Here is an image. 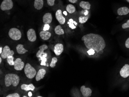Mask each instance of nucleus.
I'll return each mask as SVG.
<instances>
[{
  "label": "nucleus",
  "instance_id": "f257e3e1",
  "mask_svg": "<svg viewBox=\"0 0 129 97\" xmlns=\"http://www.w3.org/2000/svg\"><path fill=\"white\" fill-rule=\"evenodd\" d=\"M81 40L84 42L87 48L92 49L97 53L103 50L106 46L105 40L99 34L93 33L86 34L82 37Z\"/></svg>",
  "mask_w": 129,
  "mask_h": 97
},
{
  "label": "nucleus",
  "instance_id": "f03ea898",
  "mask_svg": "<svg viewBox=\"0 0 129 97\" xmlns=\"http://www.w3.org/2000/svg\"><path fill=\"white\" fill-rule=\"evenodd\" d=\"M20 81V78L18 75L14 74H8L6 75L4 79L5 84L7 87L11 85L13 86L16 87Z\"/></svg>",
  "mask_w": 129,
  "mask_h": 97
},
{
  "label": "nucleus",
  "instance_id": "7ed1b4c3",
  "mask_svg": "<svg viewBox=\"0 0 129 97\" xmlns=\"http://www.w3.org/2000/svg\"><path fill=\"white\" fill-rule=\"evenodd\" d=\"M24 72L26 76L28 79H32L36 76L37 71L29 63H27L24 67Z\"/></svg>",
  "mask_w": 129,
  "mask_h": 97
},
{
  "label": "nucleus",
  "instance_id": "20e7f679",
  "mask_svg": "<svg viewBox=\"0 0 129 97\" xmlns=\"http://www.w3.org/2000/svg\"><path fill=\"white\" fill-rule=\"evenodd\" d=\"M9 37L11 39L15 41H17L21 39L22 37L21 31L16 28H12L8 33Z\"/></svg>",
  "mask_w": 129,
  "mask_h": 97
},
{
  "label": "nucleus",
  "instance_id": "39448f33",
  "mask_svg": "<svg viewBox=\"0 0 129 97\" xmlns=\"http://www.w3.org/2000/svg\"><path fill=\"white\" fill-rule=\"evenodd\" d=\"M13 3L12 0H3L1 3L0 8L3 11H8L13 8Z\"/></svg>",
  "mask_w": 129,
  "mask_h": 97
},
{
  "label": "nucleus",
  "instance_id": "423d86ee",
  "mask_svg": "<svg viewBox=\"0 0 129 97\" xmlns=\"http://www.w3.org/2000/svg\"><path fill=\"white\" fill-rule=\"evenodd\" d=\"M14 52L13 50H11L8 46L6 45L3 49V52L1 54V56L3 59L7 58L9 56H13Z\"/></svg>",
  "mask_w": 129,
  "mask_h": 97
},
{
  "label": "nucleus",
  "instance_id": "0eeeda50",
  "mask_svg": "<svg viewBox=\"0 0 129 97\" xmlns=\"http://www.w3.org/2000/svg\"><path fill=\"white\" fill-rule=\"evenodd\" d=\"M27 36L28 40L32 42H35L37 40L36 32L32 28H31L28 30L27 32Z\"/></svg>",
  "mask_w": 129,
  "mask_h": 97
},
{
  "label": "nucleus",
  "instance_id": "6e6552de",
  "mask_svg": "<svg viewBox=\"0 0 129 97\" xmlns=\"http://www.w3.org/2000/svg\"><path fill=\"white\" fill-rule=\"evenodd\" d=\"M120 75L122 78H126L129 76V65L126 64L122 67L119 72Z\"/></svg>",
  "mask_w": 129,
  "mask_h": 97
},
{
  "label": "nucleus",
  "instance_id": "1a4fd4ad",
  "mask_svg": "<svg viewBox=\"0 0 129 97\" xmlns=\"http://www.w3.org/2000/svg\"><path fill=\"white\" fill-rule=\"evenodd\" d=\"M55 17L56 19L60 24H64L66 22V18L62 14V11L61 9H58L55 13Z\"/></svg>",
  "mask_w": 129,
  "mask_h": 97
},
{
  "label": "nucleus",
  "instance_id": "9d476101",
  "mask_svg": "<svg viewBox=\"0 0 129 97\" xmlns=\"http://www.w3.org/2000/svg\"><path fill=\"white\" fill-rule=\"evenodd\" d=\"M24 62L22 61V59L20 58H17L15 61L14 65V69L16 71H21L24 68Z\"/></svg>",
  "mask_w": 129,
  "mask_h": 97
},
{
  "label": "nucleus",
  "instance_id": "9b49d317",
  "mask_svg": "<svg viewBox=\"0 0 129 97\" xmlns=\"http://www.w3.org/2000/svg\"><path fill=\"white\" fill-rule=\"evenodd\" d=\"M80 91L83 96L84 97H89L92 95V90L89 87H86L84 85L81 86Z\"/></svg>",
  "mask_w": 129,
  "mask_h": 97
},
{
  "label": "nucleus",
  "instance_id": "f8f14e48",
  "mask_svg": "<svg viewBox=\"0 0 129 97\" xmlns=\"http://www.w3.org/2000/svg\"><path fill=\"white\" fill-rule=\"evenodd\" d=\"M64 50L63 45L61 43H57L54 47V52L56 56L60 55Z\"/></svg>",
  "mask_w": 129,
  "mask_h": 97
},
{
  "label": "nucleus",
  "instance_id": "ddd939ff",
  "mask_svg": "<svg viewBox=\"0 0 129 97\" xmlns=\"http://www.w3.org/2000/svg\"><path fill=\"white\" fill-rule=\"evenodd\" d=\"M52 14L50 13H46L43 17V22L45 24H49L52 21Z\"/></svg>",
  "mask_w": 129,
  "mask_h": 97
},
{
  "label": "nucleus",
  "instance_id": "4468645a",
  "mask_svg": "<svg viewBox=\"0 0 129 97\" xmlns=\"http://www.w3.org/2000/svg\"><path fill=\"white\" fill-rule=\"evenodd\" d=\"M129 13V9L127 7H121L117 10V14L119 16L126 15Z\"/></svg>",
  "mask_w": 129,
  "mask_h": 97
},
{
  "label": "nucleus",
  "instance_id": "2eb2a0df",
  "mask_svg": "<svg viewBox=\"0 0 129 97\" xmlns=\"http://www.w3.org/2000/svg\"><path fill=\"white\" fill-rule=\"evenodd\" d=\"M48 47L46 45H45V44L40 46L39 47V50L38 52H37V55H36L37 57H40L42 55L46 54V53L44 52V51L45 50L48 49Z\"/></svg>",
  "mask_w": 129,
  "mask_h": 97
},
{
  "label": "nucleus",
  "instance_id": "dca6fc26",
  "mask_svg": "<svg viewBox=\"0 0 129 97\" xmlns=\"http://www.w3.org/2000/svg\"><path fill=\"white\" fill-rule=\"evenodd\" d=\"M40 37L43 40H47L50 39L51 36V34L47 31H42L40 33Z\"/></svg>",
  "mask_w": 129,
  "mask_h": 97
},
{
  "label": "nucleus",
  "instance_id": "f3484780",
  "mask_svg": "<svg viewBox=\"0 0 129 97\" xmlns=\"http://www.w3.org/2000/svg\"><path fill=\"white\" fill-rule=\"evenodd\" d=\"M46 74V70L43 69L39 70L36 76V80L37 81H39L42 79H43Z\"/></svg>",
  "mask_w": 129,
  "mask_h": 97
},
{
  "label": "nucleus",
  "instance_id": "a211bd4d",
  "mask_svg": "<svg viewBox=\"0 0 129 97\" xmlns=\"http://www.w3.org/2000/svg\"><path fill=\"white\" fill-rule=\"evenodd\" d=\"M43 0H35L34 7L35 9L38 10H41L43 7Z\"/></svg>",
  "mask_w": 129,
  "mask_h": 97
},
{
  "label": "nucleus",
  "instance_id": "6ab92c4d",
  "mask_svg": "<svg viewBox=\"0 0 129 97\" xmlns=\"http://www.w3.org/2000/svg\"><path fill=\"white\" fill-rule=\"evenodd\" d=\"M79 6L82 9L86 10H90L91 8V4L87 1H81L79 3Z\"/></svg>",
  "mask_w": 129,
  "mask_h": 97
},
{
  "label": "nucleus",
  "instance_id": "aec40b11",
  "mask_svg": "<svg viewBox=\"0 0 129 97\" xmlns=\"http://www.w3.org/2000/svg\"><path fill=\"white\" fill-rule=\"evenodd\" d=\"M21 89L26 91L30 90L33 91L35 88V87L32 84H30L29 85L23 84L21 85Z\"/></svg>",
  "mask_w": 129,
  "mask_h": 97
},
{
  "label": "nucleus",
  "instance_id": "412c9836",
  "mask_svg": "<svg viewBox=\"0 0 129 97\" xmlns=\"http://www.w3.org/2000/svg\"><path fill=\"white\" fill-rule=\"evenodd\" d=\"M17 52L19 54H24L26 53L27 50L24 48V45L22 44H19L16 47Z\"/></svg>",
  "mask_w": 129,
  "mask_h": 97
},
{
  "label": "nucleus",
  "instance_id": "4be33fe9",
  "mask_svg": "<svg viewBox=\"0 0 129 97\" xmlns=\"http://www.w3.org/2000/svg\"><path fill=\"white\" fill-rule=\"evenodd\" d=\"M55 33L58 35H63L64 34V31L60 25H58L55 28Z\"/></svg>",
  "mask_w": 129,
  "mask_h": 97
},
{
  "label": "nucleus",
  "instance_id": "5701e85b",
  "mask_svg": "<svg viewBox=\"0 0 129 97\" xmlns=\"http://www.w3.org/2000/svg\"><path fill=\"white\" fill-rule=\"evenodd\" d=\"M66 10L69 13L73 14L75 12L76 8L74 5L71 4H69L67 6Z\"/></svg>",
  "mask_w": 129,
  "mask_h": 97
},
{
  "label": "nucleus",
  "instance_id": "b1692460",
  "mask_svg": "<svg viewBox=\"0 0 129 97\" xmlns=\"http://www.w3.org/2000/svg\"><path fill=\"white\" fill-rule=\"evenodd\" d=\"M89 19V17L87 16H81L79 18V21L80 23L84 24Z\"/></svg>",
  "mask_w": 129,
  "mask_h": 97
},
{
  "label": "nucleus",
  "instance_id": "393cba45",
  "mask_svg": "<svg viewBox=\"0 0 129 97\" xmlns=\"http://www.w3.org/2000/svg\"><path fill=\"white\" fill-rule=\"evenodd\" d=\"M14 57L13 56H9L7 58V61L8 63L11 66H14Z\"/></svg>",
  "mask_w": 129,
  "mask_h": 97
},
{
  "label": "nucleus",
  "instance_id": "a878e982",
  "mask_svg": "<svg viewBox=\"0 0 129 97\" xmlns=\"http://www.w3.org/2000/svg\"><path fill=\"white\" fill-rule=\"evenodd\" d=\"M58 61V59L55 57L53 58H52V60H51V62L50 64V67L51 68H54L55 67L56 63V62Z\"/></svg>",
  "mask_w": 129,
  "mask_h": 97
},
{
  "label": "nucleus",
  "instance_id": "bb28decb",
  "mask_svg": "<svg viewBox=\"0 0 129 97\" xmlns=\"http://www.w3.org/2000/svg\"><path fill=\"white\" fill-rule=\"evenodd\" d=\"M122 27L123 29H126L127 28H129V19L126 22L122 24Z\"/></svg>",
  "mask_w": 129,
  "mask_h": 97
},
{
  "label": "nucleus",
  "instance_id": "cd10ccee",
  "mask_svg": "<svg viewBox=\"0 0 129 97\" xmlns=\"http://www.w3.org/2000/svg\"><path fill=\"white\" fill-rule=\"evenodd\" d=\"M48 4L50 6H53L55 4V0H46Z\"/></svg>",
  "mask_w": 129,
  "mask_h": 97
},
{
  "label": "nucleus",
  "instance_id": "c85d7f7f",
  "mask_svg": "<svg viewBox=\"0 0 129 97\" xmlns=\"http://www.w3.org/2000/svg\"><path fill=\"white\" fill-rule=\"evenodd\" d=\"M67 24H69V27L71 28L72 29H75V28H76V26L75 25L74 22V23H72V22H70L69 21L67 22Z\"/></svg>",
  "mask_w": 129,
  "mask_h": 97
},
{
  "label": "nucleus",
  "instance_id": "c756f323",
  "mask_svg": "<svg viewBox=\"0 0 129 97\" xmlns=\"http://www.w3.org/2000/svg\"><path fill=\"white\" fill-rule=\"evenodd\" d=\"M6 97H19L20 95L17 93H14L13 94L8 95Z\"/></svg>",
  "mask_w": 129,
  "mask_h": 97
},
{
  "label": "nucleus",
  "instance_id": "7c9ffc66",
  "mask_svg": "<svg viewBox=\"0 0 129 97\" xmlns=\"http://www.w3.org/2000/svg\"><path fill=\"white\" fill-rule=\"evenodd\" d=\"M125 46L126 48L129 49V37L126 40L125 43Z\"/></svg>",
  "mask_w": 129,
  "mask_h": 97
},
{
  "label": "nucleus",
  "instance_id": "2f4dec72",
  "mask_svg": "<svg viewBox=\"0 0 129 97\" xmlns=\"http://www.w3.org/2000/svg\"><path fill=\"white\" fill-rule=\"evenodd\" d=\"M50 28V26L49 24H45L43 27V31H48L49 30Z\"/></svg>",
  "mask_w": 129,
  "mask_h": 97
},
{
  "label": "nucleus",
  "instance_id": "473e14b6",
  "mask_svg": "<svg viewBox=\"0 0 129 97\" xmlns=\"http://www.w3.org/2000/svg\"><path fill=\"white\" fill-rule=\"evenodd\" d=\"M94 51L92 49H90L89 51H88L87 52L88 53L89 55H93L94 53Z\"/></svg>",
  "mask_w": 129,
  "mask_h": 97
},
{
  "label": "nucleus",
  "instance_id": "72a5a7b5",
  "mask_svg": "<svg viewBox=\"0 0 129 97\" xmlns=\"http://www.w3.org/2000/svg\"><path fill=\"white\" fill-rule=\"evenodd\" d=\"M68 1L71 3L75 4L77 3L78 0H68Z\"/></svg>",
  "mask_w": 129,
  "mask_h": 97
},
{
  "label": "nucleus",
  "instance_id": "f704fd0d",
  "mask_svg": "<svg viewBox=\"0 0 129 97\" xmlns=\"http://www.w3.org/2000/svg\"><path fill=\"white\" fill-rule=\"evenodd\" d=\"M3 52V48L2 47H0V54H1Z\"/></svg>",
  "mask_w": 129,
  "mask_h": 97
},
{
  "label": "nucleus",
  "instance_id": "c9c22d12",
  "mask_svg": "<svg viewBox=\"0 0 129 97\" xmlns=\"http://www.w3.org/2000/svg\"><path fill=\"white\" fill-rule=\"evenodd\" d=\"M63 14H64L65 16H67V12H66V11H64L63 12Z\"/></svg>",
  "mask_w": 129,
  "mask_h": 97
},
{
  "label": "nucleus",
  "instance_id": "e433bc0d",
  "mask_svg": "<svg viewBox=\"0 0 129 97\" xmlns=\"http://www.w3.org/2000/svg\"><path fill=\"white\" fill-rule=\"evenodd\" d=\"M32 94L31 92H29V93H28V95H29V97H31V96H32Z\"/></svg>",
  "mask_w": 129,
  "mask_h": 97
},
{
  "label": "nucleus",
  "instance_id": "4c0bfd02",
  "mask_svg": "<svg viewBox=\"0 0 129 97\" xmlns=\"http://www.w3.org/2000/svg\"><path fill=\"white\" fill-rule=\"evenodd\" d=\"M2 57H1H1H0V63H1V62H2Z\"/></svg>",
  "mask_w": 129,
  "mask_h": 97
},
{
  "label": "nucleus",
  "instance_id": "58836bf2",
  "mask_svg": "<svg viewBox=\"0 0 129 97\" xmlns=\"http://www.w3.org/2000/svg\"><path fill=\"white\" fill-rule=\"evenodd\" d=\"M126 1L129 3V0H126Z\"/></svg>",
  "mask_w": 129,
  "mask_h": 97
},
{
  "label": "nucleus",
  "instance_id": "ea45409f",
  "mask_svg": "<svg viewBox=\"0 0 129 97\" xmlns=\"http://www.w3.org/2000/svg\"><path fill=\"white\" fill-rule=\"evenodd\" d=\"M38 97H42V96H37Z\"/></svg>",
  "mask_w": 129,
  "mask_h": 97
},
{
  "label": "nucleus",
  "instance_id": "a19ab883",
  "mask_svg": "<svg viewBox=\"0 0 129 97\" xmlns=\"http://www.w3.org/2000/svg\"><path fill=\"white\" fill-rule=\"evenodd\" d=\"M23 97H26V96H23Z\"/></svg>",
  "mask_w": 129,
  "mask_h": 97
}]
</instances>
